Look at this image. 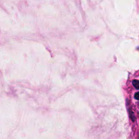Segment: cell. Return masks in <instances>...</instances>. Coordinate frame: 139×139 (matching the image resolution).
Here are the masks:
<instances>
[{
	"label": "cell",
	"instance_id": "obj_1",
	"mask_svg": "<svg viewBox=\"0 0 139 139\" xmlns=\"http://www.w3.org/2000/svg\"><path fill=\"white\" fill-rule=\"evenodd\" d=\"M132 84L135 88L137 90H139V80L134 79V80H133Z\"/></svg>",
	"mask_w": 139,
	"mask_h": 139
},
{
	"label": "cell",
	"instance_id": "obj_2",
	"mask_svg": "<svg viewBox=\"0 0 139 139\" xmlns=\"http://www.w3.org/2000/svg\"><path fill=\"white\" fill-rule=\"evenodd\" d=\"M134 98L135 100H139V92H136L134 95Z\"/></svg>",
	"mask_w": 139,
	"mask_h": 139
}]
</instances>
